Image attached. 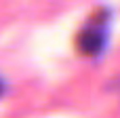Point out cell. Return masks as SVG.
I'll return each mask as SVG.
<instances>
[{"instance_id": "1", "label": "cell", "mask_w": 120, "mask_h": 118, "mask_svg": "<svg viewBox=\"0 0 120 118\" xmlns=\"http://www.w3.org/2000/svg\"><path fill=\"white\" fill-rule=\"evenodd\" d=\"M108 44V17L95 15L76 36V49L84 57L99 55Z\"/></svg>"}, {"instance_id": "2", "label": "cell", "mask_w": 120, "mask_h": 118, "mask_svg": "<svg viewBox=\"0 0 120 118\" xmlns=\"http://www.w3.org/2000/svg\"><path fill=\"white\" fill-rule=\"evenodd\" d=\"M2 89H4V82H2V80H0V93H2Z\"/></svg>"}]
</instances>
